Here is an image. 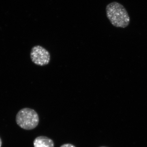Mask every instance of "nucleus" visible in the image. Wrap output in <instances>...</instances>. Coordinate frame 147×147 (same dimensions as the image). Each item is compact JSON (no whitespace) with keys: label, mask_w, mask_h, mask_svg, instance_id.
<instances>
[{"label":"nucleus","mask_w":147,"mask_h":147,"mask_svg":"<svg viewBox=\"0 0 147 147\" xmlns=\"http://www.w3.org/2000/svg\"><path fill=\"white\" fill-rule=\"evenodd\" d=\"M106 15L110 23L117 28H125L130 23V18L122 5L113 2L107 5Z\"/></svg>","instance_id":"obj_1"},{"label":"nucleus","mask_w":147,"mask_h":147,"mask_svg":"<svg viewBox=\"0 0 147 147\" xmlns=\"http://www.w3.org/2000/svg\"><path fill=\"white\" fill-rule=\"evenodd\" d=\"M16 120L17 125L21 128L31 130L38 125L39 118L35 110L30 108H24L17 113Z\"/></svg>","instance_id":"obj_2"},{"label":"nucleus","mask_w":147,"mask_h":147,"mask_svg":"<svg viewBox=\"0 0 147 147\" xmlns=\"http://www.w3.org/2000/svg\"><path fill=\"white\" fill-rule=\"evenodd\" d=\"M30 58L33 63L37 65H47L50 61V53L40 45H36L32 48Z\"/></svg>","instance_id":"obj_3"},{"label":"nucleus","mask_w":147,"mask_h":147,"mask_svg":"<svg viewBox=\"0 0 147 147\" xmlns=\"http://www.w3.org/2000/svg\"><path fill=\"white\" fill-rule=\"evenodd\" d=\"M34 147H54L55 144L53 140L45 136H39L34 139Z\"/></svg>","instance_id":"obj_4"},{"label":"nucleus","mask_w":147,"mask_h":147,"mask_svg":"<svg viewBox=\"0 0 147 147\" xmlns=\"http://www.w3.org/2000/svg\"><path fill=\"white\" fill-rule=\"evenodd\" d=\"M60 147H76L74 145L70 144H66L62 145Z\"/></svg>","instance_id":"obj_5"},{"label":"nucleus","mask_w":147,"mask_h":147,"mask_svg":"<svg viewBox=\"0 0 147 147\" xmlns=\"http://www.w3.org/2000/svg\"><path fill=\"white\" fill-rule=\"evenodd\" d=\"M2 145V141L1 140V138H0V147H1V146Z\"/></svg>","instance_id":"obj_6"},{"label":"nucleus","mask_w":147,"mask_h":147,"mask_svg":"<svg viewBox=\"0 0 147 147\" xmlns=\"http://www.w3.org/2000/svg\"><path fill=\"white\" fill-rule=\"evenodd\" d=\"M105 147V146H102V147Z\"/></svg>","instance_id":"obj_7"}]
</instances>
